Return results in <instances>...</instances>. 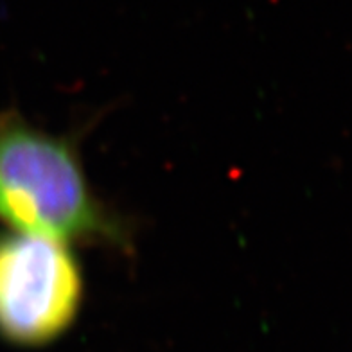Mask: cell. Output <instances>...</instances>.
Returning a JSON list of instances; mask_svg holds the SVG:
<instances>
[{
	"label": "cell",
	"mask_w": 352,
	"mask_h": 352,
	"mask_svg": "<svg viewBox=\"0 0 352 352\" xmlns=\"http://www.w3.org/2000/svg\"><path fill=\"white\" fill-rule=\"evenodd\" d=\"M83 304V275L70 245L0 234V338L42 347L67 333Z\"/></svg>",
	"instance_id": "2"
},
{
	"label": "cell",
	"mask_w": 352,
	"mask_h": 352,
	"mask_svg": "<svg viewBox=\"0 0 352 352\" xmlns=\"http://www.w3.org/2000/svg\"><path fill=\"white\" fill-rule=\"evenodd\" d=\"M0 221L70 246L122 236L92 195L76 149L14 116L0 117Z\"/></svg>",
	"instance_id": "1"
}]
</instances>
